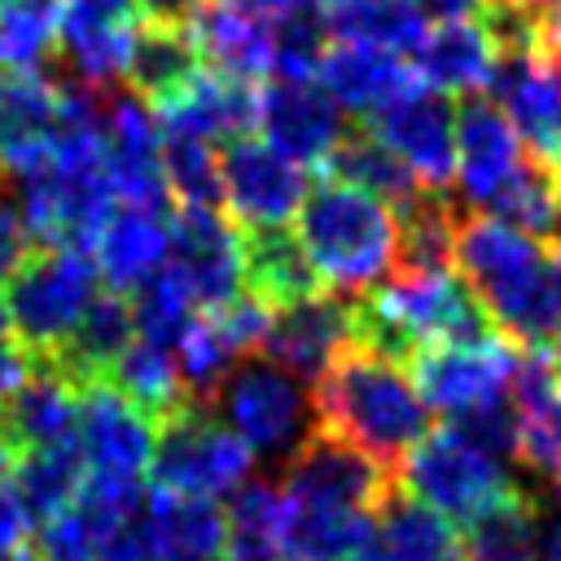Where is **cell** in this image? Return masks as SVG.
I'll return each mask as SVG.
<instances>
[{"mask_svg": "<svg viewBox=\"0 0 561 561\" xmlns=\"http://www.w3.org/2000/svg\"><path fill=\"white\" fill-rule=\"evenodd\" d=\"M245 285L254 298H263L272 311L302 302L311 294H324L298 237L289 228L272 232H245Z\"/></svg>", "mask_w": 561, "mask_h": 561, "instance_id": "cell-32", "label": "cell"}, {"mask_svg": "<svg viewBox=\"0 0 561 561\" xmlns=\"http://www.w3.org/2000/svg\"><path fill=\"white\" fill-rule=\"evenodd\" d=\"M399 491L421 500L425 508L443 513L456 526H469L478 513L500 504L513 486L504 460L486 456L469 438H460L451 425L430 430L399 465Z\"/></svg>", "mask_w": 561, "mask_h": 561, "instance_id": "cell-8", "label": "cell"}, {"mask_svg": "<svg viewBox=\"0 0 561 561\" xmlns=\"http://www.w3.org/2000/svg\"><path fill=\"white\" fill-rule=\"evenodd\" d=\"M294 219V237L324 294H346L355 302L394 276L399 219L386 202L324 175Z\"/></svg>", "mask_w": 561, "mask_h": 561, "instance_id": "cell-4", "label": "cell"}, {"mask_svg": "<svg viewBox=\"0 0 561 561\" xmlns=\"http://www.w3.org/2000/svg\"><path fill=\"white\" fill-rule=\"evenodd\" d=\"M552 241H557V259H561V210H557V228H552Z\"/></svg>", "mask_w": 561, "mask_h": 561, "instance_id": "cell-58", "label": "cell"}, {"mask_svg": "<svg viewBox=\"0 0 561 561\" xmlns=\"http://www.w3.org/2000/svg\"><path fill=\"white\" fill-rule=\"evenodd\" d=\"M346 561H394V557H390L381 543H368V548H359V552H355V557H346Z\"/></svg>", "mask_w": 561, "mask_h": 561, "instance_id": "cell-56", "label": "cell"}, {"mask_svg": "<svg viewBox=\"0 0 561 561\" xmlns=\"http://www.w3.org/2000/svg\"><path fill=\"white\" fill-rule=\"evenodd\" d=\"M31 513L13 486V473H9V460H0V557H18L31 548Z\"/></svg>", "mask_w": 561, "mask_h": 561, "instance_id": "cell-46", "label": "cell"}, {"mask_svg": "<svg viewBox=\"0 0 561 561\" xmlns=\"http://www.w3.org/2000/svg\"><path fill=\"white\" fill-rule=\"evenodd\" d=\"M31 368H35V355L22 342H13V333H4L0 337V408L18 394V386L31 377Z\"/></svg>", "mask_w": 561, "mask_h": 561, "instance_id": "cell-48", "label": "cell"}, {"mask_svg": "<svg viewBox=\"0 0 561 561\" xmlns=\"http://www.w3.org/2000/svg\"><path fill=\"white\" fill-rule=\"evenodd\" d=\"M535 561H561V517L539 526V539H535Z\"/></svg>", "mask_w": 561, "mask_h": 561, "instance_id": "cell-53", "label": "cell"}, {"mask_svg": "<svg viewBox=\"0 0 561 561\" xmlns=\"http://www.w3.org/2000/svg\"><path fill=\"white\" fill-rule=\"evenodd\" d=\"M259 131L294 167H302V171L320 167L324 171V162L333 158V149L342 145V136L351 127H346V114L324 96L320 83L272 79L259 92Z\"/></svg>", "mask_w": 561, "mask_h": 561, "instance_id": "cell-17", "label": "cell"}, {"mask_svg": "<svg viewBox=\"0 0 561 561\" xmlns=\"http://www.w3.org/2000/svg\"><path fill=\"white\" fill-rule=\"evenodd\" d=\"M368 543H377V513L289 504V526H285L289 561H346Z\"/></svg>", "mask_w": 561, "mask_h": 561, "instance_id": "cell-35", "label": "cell"}, {"mask_svg": "<svg viewBox=\"0 0 561 561\" xmlns=\"http://www.w3.org/2000/svg\"><path fill=\"white\" fill-rule=\"evenodd\" d=\"M0 561H31V548H26V552H18V557H0Z\"/></svg>", "mask_w": 561, "mask_h": 561, "instance_id": "cell-61", "label": "cell"}, {"mask_svg": "<svg viewBox=\"0 0 561 561\" xmlns=\"http://www.w3.org/2000/svg\"><path fill=\"white\" fill-rule=\"evenodd\" d=\"M171 259V219L162 210H140V206H118L101 224L92 241V263L105 276L114 294H136L149 285Z\"/></svg>", "mask_w": 561, "mask_h": 561, "instance_id": "cell-25", "label": "cell"}, {"mask_svg": "<svg viewBox=\"0 0 561 561\" xmlns=\"http://www.w3.org/2000/svg\"><path fill=\"white\" fill-rule=\"evenodd\" d=\"M9 473H13V486L31 513L35 526L53 522L57 513H66L79 491H83V456H79V443H61V447H35V451H22L9 460Z\"/></svg>", "mask_w": 561, "mask_h": 561, "instance_id": "cell-36", "label": "cell"}, {"mask_svg": "<svg viewBox=\"0 0 561 561\" xmlns=\"http://www.w3.org/2000/svg\"><path fill=\"white\" fill-rule=\"evenodd\" d=\"M465 561H535L539 504L526 491H508L500 504L460 526Z\"/></svg>", "mask_w": 561, "mask_h": 561, "instance_id": "cell-39", "label": "cell"}, {"mask_svg": "<svg viewBox=\"0 0 561 561\" xmlns=\"http://www.w3.org/2000/svg\"><path fill=\"white\" fill-rule=\"evenodd\" d=\"M70 9H83V13L105 18V22H136L140 0H70Z\"/></svg>", "mask_w": 561, "mask_h": 561, "instance_id": "cell-51", "label": "cell"}, {"mask_svg": "<svg viewBox=\"0 0 561 561\" xmlns=\"http://www.w3.org/2000/svg\"><path fill=\"white\" fill-rule=\"evenodd\" d=\"M517 368V346L495 333L486 342H456L430 346L412 359V381L430 412L443 421H460L478 408L508 399V381Z\"/></svg>", "mask_w": 561, "mask_h": 561, "instance_id": "cell-10", "label": "cell"}, {"mask_svg": "<svg viewBox=\"0 0 561 561\" xmlns=\"http://www.w3.org/2000/svg\"><path fill=\"white\" fill-rule=\"evenodd\" d=\"M26 259H31L26 224H22V215H18L9 202H0V285H9L13 272H18Z\"/></svg>", "mask_w": 561, "mask_h": 561, "instance_id": "cell-47", "label": "cell"}, {"mask_svg": "<svg viewBox=\"0 0 561 561\" xmlns=\"http://www.w3.org/2000/svg\"><path fill=\"white\" fill-rule=\"evenodd\" d=\"M412 70L438 96H482L495 75V44L478 18L438 22L412 53Z\"/></svg>", "mask_w": 561, "mask_h": 561, "instance_id": "cell-28", "label": "cell"}, {"mask_svg": "<svg viewBox=\"0 0 561 561\" xmlns=\"http://www.w3.org/2000/svg\"><path fill=\"white\" fill-rule=\"evenodd\" d=\"M451 263L508 342L548 346L561 333V259L535 237L473 210L456 224Z\"/></svg>", "mask_w": 561, "mask_h": 561, "instance_id": "cell-1", "label": "cell"}, {"mask_svg": "<svg viewBox=\"0 0 561 561\" xmlns=\"http://www.w3.org/2000/svg\"><path fill=\"white\" fill-rule=\"evenodd\" d=\"M329 35L316 18V4L272 22V79L280 83H316Z\"/></svg>", "mask_w": 561, "mask_h": 561, "instance_id": "cell-45", "label": "cell"}, {"mask_svg": "<svg viewBox=\"0 0 561 561\" xmlns=\"http://www.w3.org/2000/svg\"><path fill=\"white\" fill-rule=\"evenodd\" d=\"M316 83L342 114H355V118H377L381 110H390L394 101L421 88L408 57L368 48V44H329L320 57Z\"/></svg>", "mask_w": 561, "mask_h": 561, "instance_id": "cell-22", "label": "cell"}, {"mask_svg": "<svg viewBox=\"0 0 561 561\" xmlns=\"http://www.w3.org/2000/svg\"><path fill=\"white\" fill-rule=\"evenodd\" d=\"M557 210H561V171L535 162L530 153L522 158V167L508 175V184L478 210V215H491L526 237H552L557 228Z\"/></svg>", "mask_w": 561, "mask_h": 561, "instance_id": "cell-40", "label": "cell"}, {"mask_svg": "<svg viewBox=\"0 0 561 561\" xmlns=\"http://www.w3.org/2000/svg\"><path fill=\"white\" fill-rule=\"evenodd\" d=\"M153 434L158 425L131 408L118 390L110 386H83L79 390V456L92 482H127L140 486L149 482V460H153Z\"/></svg>", "mask_w": 561, "mask_h": 561, "instance_id": "cell-14", "label": "cell"}, {"mask_svg": "<svg viewBox=\"0 0 561 561\" xmlns=\"http://www.w3.org/2000/svg\"><path fill=\"white\" fill-rule=\"evenodd\" d=\"M316 18L337 44H368L399 57L416 53L430 31L408 0H316Z\"/></svg>", "mask_w": 561, "mask_h": 561, "instance_id": "cell-30", "label": "cell"}, {"mask_svg": "<svg viewBox=\"0 0 561 561\" xmlns=\"http://www.w3.org/2000/svg\"><path fill=\"white\" fill-rule=\"evenodd\" d=\"M96 276L101 272L83 250H31L0 298L13 342L35 359H53L96 298Z\"/></svg>", "mask_w": 561, "mask_h": 561, "instance_id": "cell-6", "label": "cell"}, {"mask_svg": "<svg viewBox=\"0 0 561 561\" xmlns=\"http://www.w3.org/2000/svg\"><path fill=\"white\" fill-rule=\"evenodd\" d=\"M324 175L342 180V184H351V188H359V193H368L377 202H386L390 210H403L416 193H425L399 167V158L377 136H368V131H346L342 145L333 149V158L324 162Z\"/></svg>", "mask_w": 561, "mask_h": 561, "instance_id": "cell-37", "label": "cell"}, {"mask_svg": "<svg viewBox=\"0 0 561 561\" xmlns=\"http://www.w3.org/2000/svg\"><path fill=\"white\" fill-rule=\"evenodd\" d=\"M548 359H552V368H557V381H561V333L552 337V351H548Z\"/></svg>", "mask_w": 561, "mask_h": 561, "instance_id": "cell-57", "label": "cell"}, {"mask_svg": "<svg viewBox=\"0 0 561 561\" xmlns=\"http://www.w3.org/2000/svg\"><path fill=\"white\" fill-rule=\"evenodd\" d=\"M237 4H245V9H254V13H263V18H289V13H302V9H311L316 0H237Z\"/></svg>", "mask_w": 561, "mask_h": 561, "instance_id": "cell-52", "label": "cell"}, {"mask_svg": "<svg viewBox=\"0 0 561 561\" xmlns=\"http://www.w3.org/2000/svg\"><path fill=\"white\" fill-rule=\"evenodd\" d=\"M131 311H136V337L149 346H162V351H175L184 329L197 320V302L171 267H162L149 285H140L131 294Z\"/></svg>", "mask_w": 561, "mask_h": 561, "instance_id": "cell-43", "label": "cell"}, {"mask_svg": "<svg viewBox=\"0 0 561 561\" xmlns=\"http://www.w3.org/2000/svg\"><path fill=\"white\" fill-rule=\"evenodd\" d=\"M70 0H0V66L44 70Z\"/></svg>", "mask_w": 561, "mask_h": 561, "instance_id": "cell-42", "label": "cell"}, {"mask_svg": "<svg viewBox=\"0 0 561 561\" xmlns=\"http://www.w3.org/2000/svg\"><path fill=\"white\" fill-rule=\"evenodd\" d=\"M324 434L351 443L399 478L403 456L430 434V408L403 364L346 346L311 386Z\"/></svg>", "mask_w": 561, "mask_h": 561, "instance_id": "cell-2", "label": "cell"}, {"mask_svg": "<svg viewBox=\"0 0 561 561\" xmlns=\"http://www.w3.org/2000/svg\"><path fill=\"white\" fill-rule=\"evenodd\" d=\"M110 390H118L131 408H140L153 425H162L167 416H175L180 408H188L184 390H180V373H175V355L149 342H131L123 351V359L110 368L105 377Z\"/></svg>", "mask_w": 561, "mask_h": 561, "instance_id": "cell-38", "label": "cell"}, {"mask_svg": "<svg viewBox=\"0 0 561 561\" xmlns=\"http://www.w3.org/2000/svg\"><path fill=\"white\" fill-rule=\"evenodd\" d=\"M522 158H526V149H522L513 123L486 92L465 96L456 105V184L469 206L482 210L508 184V175L522 167Z\"/></svg>", "mask_w": 561, "mask_h": 561, "instance_id": "cell-21", "label": "cell"}, {"mask_svg": "<svg viewBox=\"0 0 561 561\" xmlns=\"http://www.w3.org/2000/svg\"><path fill=\"white\" fill-rule=\"evenodd\" d=\"M495 333L482 298L451 267H399L386 285L351 302V346L394 364H408L430 346L486 342Z\"/></svg>", "mask_w": 561, "mask_h": 561, "instance_id": "cell-3", "label": "cell"}, {"mask_svg": "<svg viewBox=\"0 0 561 561\" xmlns=\"http://www.w3.org/2000/svg\"><path fill=\"white\" fill-rule=\"evenodd\" d=\"M188 9V0H140V13L153 22H180Z\"/></svg>", "mask_w": 561, "mask_h": 561, "instance_id": "cell-54", "label": "cell"}, {"mask_svg": "<svg viewBox=\"0 0 561 561\" xmlns=\"http://www.w3.org/2000/svg\"><path fill=\"white\" fill-rule=\"evenodd\" d=\"M351 346V302L337 294H311L272 316V329L259 346L267 364L280 373L311 381Z\"/></svg>", "mask_w": 561, "mask_h": 561, "instance_id": "cell-19", "label": "cell"}, {"mask_svg": "<svg viewBox=\"0 0 561 561\" xmlns=\"http://www.w3.org/2000/svg\"><path fill=\"white\" fill-rule=\"evenodd\" d=\"M61 83L44 70L0 66V175H35L57 145Z\"/></svg>", "mask_w": 561, "mask_h": 561, "instance_id": "cell-18", "label": "cell"}, {"mask_svg": "<svg viewBox=\"0 0 561 561\" xmlns=\"http://www.w3.org/2000/svg\"><path fill=\"white\" fill-rule=\"evenodd\" d=\"M171 355H175L180 390H184V399H188L193 408H215L224 381H228L232 368L245 359V355L219 333V324H215L206 311H197V320L184 329V337L175 342Z\"/></svg>", "mask_w": 561, "mask_h": 561, "instance_id": "cell-41", "label": "cell"}, {"mask_svg": "<svg viewBox=\"0 0 561 561\" xmlns=\"http://www.w3.org/2000/svg\"><path fill=\"white\" fill-rule=\"evenodd\" d=\"M508 403L517 416V460L552 478L561 469V381L548 346H522Z\"/></svg>", "mask_w": 561, "mask_h": 561, "instance_id": "cell-26", "label": "cell"}, {"mask_svg": "<svg viewBox=\"0 0 561 561\" xmlns=\"http://www.w3.org/2000/svg\"><path fill=\"white\" fill-rule=\"evenodd\" d=\"M486 4H504V9H517V13H539V9H548L552 0H486Z\"/></svg>", "mask_w": 561, "mask_h": 561, "instance_id": "cell-55", "label": "cell"}, {"mask_svg": "<svg viewBox=\"0 0 561 561\" xmlns=\"http://www.w3.org/2000/svg\"><path fill=\"white\" fill-rule=\"evenodd\" d=\"M215 412L263 465H289L302 451V443L320 434L311 390L298 377L267 364L263 355H250L232 368L215 399Z\"/></svg>", "mask_w": 561, "mask_h": 561, "instance_id": "cell-5", "label": "cell"}, {"mask_svg": "<svg viewBox=\"0 0 561 561\" xmlns=\"http://www.w3.org/2000/svg\"><path fill=\"white\" fill-rule=\"evenodd\" d=\"M377 543L394 561H465L460 526L421 500L394 491L377 513Z\"/></svg>", "mask_w": 561, "mask_h": 561, "instance_id": "cell-34", "label": "cell"}, {"mask_svg": "<svg viewBox=\"0 0 561 561\" xmlns=\"http://www.w3.org/2000/svg\"><path fill=\"white\" fill-rule=\"evenodd\" d=\"M105 184L123 206L162 210L171 206V188L162 175V127L153 110L136 92L105 96Z\"/></svg>", "mask_w": 561, "mask_h": 561, "instance_id": "cell-15", "label": "cell"}, {"mask_svg": "<svg viewBox=\"0 0 561 561\" xmlns=\"http://www.w3.org/2000/svg\"><path fill=\"white\" fill-rule=\"evenodd\" d=\"M311 184L307 171L294 167L289 158H280L267 140L259 136H241L228 140L219 153V197L228 219L241 232H272L285 228L298 206L307 202Z\"/></svg>", "mask_w": 561, "mask_h": 561, "instance_id": "cell-9", "label": "cell"}, {"mask_svg": "<svg viewBox=\"0 0 561 561\" xmlns=\"http://www.w3.org/2000/svg\"><path fill=\"white\" fill-rule=\"evenodd\" d=\"M79 430V386L66 381L53 364L35 359L31 377L0 408V460H13L35 447L75 443Z\"/></svg>", "mask_w": 561, "mask_h": 561, "instance_id": "cell-24", "label": "cell"}, {"mask_svg": "<svg viewBox=\"0 0 561 561\" xmlns=\"http://www.w3.org/2000/svg\"><path fill=\"white\" fill-rule=\"evenodd\" d=\"M228 561H289L285 557V526L289 500L276 482H245L228 495Z\"/></svg>", "mask_w": 561, "mask_h": 561, "instance_id": "cell-33", "label": "cell"}, {"mask_svg": "<svg viewBox=\"0 0 561 561\" xmlns=\"http://www.w3.org/2000/svg\"><path fill=\"white\" fill-rule=\"evenodd\" d=\"M254 456L215 408H180L153 434L149 486L197 500H228L250 482Z\"/></svg>", "mask_w": 561, "mask_h": 561, "instance_id": "cell-7", "label": "cell"}, {"mask_svg": "<svg viewBox=\"0 0 561 561\" xmlns=\"http://www.w3.org/2000/svg\"><path fill=\"white\" fill-rule=\"evenodd\" d=\"M377 136L399 167L425 188V193H447L456 180V105L430 88H416L412 96L394 101L364 127Z\"/></svg>", "mask_w": 561, "mask_h": 561, "instance_id": "cell-16", "label": "cell"}, {"mask_svg": "<svg viewBox=\"0 0 561 561\" xmlns=\"http://www.w3.org/2000/svg\"><path fill=\"white\" fill-rule=\"evenodd\" d=\"M425 22L438 18V22H469L486 9V0H408Z\"/></svg>", "mask_w": 561, "mask_h": 561, "instance_id": "cell-49", "label": "cell"}, {"mask_svg": "<svg viewBox=\"0 0 561 561\" xmlns=\"http://www.w3.org/2000/svg\"><path fill=\"white\" fill-rule=\"evenodd\" d=\"M535 48L561 61V0H552L548 9L535 13Z\"/></svg>", "mask_w": 561, "mask_h": 561, "instance_id": "cell-50", "label": "cell"}, {"mask_svg": "<svg viewBox=\"0 0 561 561\" xmlns=\"http://www.w3.org/2000/svg\"><path fill=\"white\" fill-rule=\"evenodd\" d=\"M162 175L180 206H206L219 210V153L206 140L188 136H162Z\"/></svg>", "mask_w": 561, "mask_h": 561, "instance_id": "cell-44", "label": "cell"}, {"mask_svg": "<svg viewBox=\"0 0 561 561\" xmlns=\"http://www.w3.org/2000/svg\"><path fill=\"white\" fill-rule=\"evenodd\" d=\"M289 504H316V508H359V513H381V504L399 491V478L355 451L351 443L333 434H311L302 451L285 465L280 482Z\"/></svg>", "mask_w": 561, "mask_h": 561, "instance_id": "cell-11", "label": "cell"}, {"mask_svg": "<svg viewBox=\"0 0 561 561\" xmlns=\"http://www.w3.org/2000/svg\"><path fill=\"white\" fill-rule=\"evenodd\" d=\"M136 342V311H131V298L127 294H114V289H96V298L88 302L79 329L70 333V342L44 359L53 364L66 381H75L79 390L83 386H105L110 368L123 359V351Z\"/></svg>", "mask_w": 561, "mask_h": 561, "instance_id": "cell-29", "label": "cell"}, {"mask_svg": "<svg viewBox=\"0 0 561 561\" xmlns=\"http://www.w3.org/2000/svg\"><path fill=\"white\" fill-rule=\"evenodd\" d=\"M552 495H557V504H561V469L552 473Z\"/></svg>", "mask_w": 561, "mask_h": 561, "instance_id": "cell-59", "label": "cell"}, {"mask_svg": "<svg viewBox=\"0 0 561 561\" xmlns=\"http://www.w3.org/2000/svg\"><path fill=\"white\" fill-rule=\"evenodd\" d=\"M180 26L188 31L206 70L241 83L272 75V18L237 0H188Z\"/></svg>", "mask_w": 561, "mask_h": 561, "instance_id": "cell-20", "label": "cell"}, {"mask_svg": "<svg viewBox=\"0 0 561 561\" xmlns=\"http://www.w3.org/2000/svg\"><path fill=\"white\" fill-rule=\"evenodd\" d=\"M153 118H158L162 136L228 145L259 127V88L215 75V70H202L188 88H180L175 96L153 105Z\"/></svg>", "mask_w": 561, "mask_h": 561, "instance_id": "cell-23", "label": "cell"}, {"mask_svg": "<svg viewBox=\"0 0 561 561\" xmlns=\"http://www.w3.org/2000/svg\"><path fill=\"white\" fill-rule=\"evenodd\" d=\"M167 267L193 294L197 311L224 307L245 294V232L206 206H180L171 219V259Z\"/></svg>", "mask_w": 561, "mask_h": 561, "instance_id": "cell-12", "label": "cell"}, {"mask_svg": "<svg viewBox=\"0 0 561 561\" xmlns=\"http://www.w3.org/2000/svg\"><path fill=\"white\" fill-rule=\"evenodd\" d=\"M9 333V320H4V302H0V337Z\"/></svg>", "mask_w": 561, "mask_h": 561, "instance_id": "cell-60", "label": "cell"}, {"mask_svg": "<svg viewBox=\"0 0 561 561\" xmlns=\"http://www.w3.org/2000/svg\"><path fill=\"white\" fill-rule=\"evenodd\" d=\"M486 96L504 110L522 149L535 162L561 171V61L539 48L504 53L495 57Z\"/></svg>", "mask_w": 561, "mask_h": 561, "instance_id": "cell-13", "label": "cell"}, {"mask_svg": "<svg viewBox=\"0 0 561 561\" xmlns=\"http://www.w3.org/2000/svg\"><path fill=\"white\" fill-rule=\"evenodd\" d=\"M140 530L158 561H228V517L215 500L149 486Z\"/></svg>", "mask_w": 561, "mask_h": 561, "instance_id": "cell-27", "label": "cell"}, {"mask_svg": "<svg viewBox=\"0 0 561 561\" xmlns=\"http://www.w3.org/2000/svg\"><path fill=\"white\" fill-rule=\"evenodd\" d=\"M202 57L188 39V31L180 22H153L140 18L136 26V44H131V66H127V83L145 105H162L167 96H175L180 88H188L202 75Z\"/></svg>", "mask_w": 561, "mask_h": 561, "instance_id": "cell-31", "label": "cell"}]
</instances>
